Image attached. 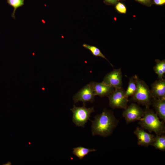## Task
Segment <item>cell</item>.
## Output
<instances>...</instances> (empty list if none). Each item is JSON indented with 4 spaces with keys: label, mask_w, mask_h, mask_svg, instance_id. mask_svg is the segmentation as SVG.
I'll use <instances>...</instances> for the list:
<instances>
[{
    "label": "cell",
    "mask_w": 165,
    "mask_h": 165,
    "mask_svg": "<svg viewBox=\"0 0 165 165\" xmlns=\"http://www.w3.org/2000/svg\"><path fill=\"white\" fill-rule=\"evenodd\" d=\"M92 122V135L106 137L112 134L119 121L112 111L104 109L101 114L95 116Z\"/></svg>",
    "instance_id": "cell-1"
},
{
    "label": "cell",
    "mask_w": 165,
    "mask_h": 165,
    "mask_svg": "<svg viewBox=\"0 0 165 165\" xmlns=\"http://www.w3.org/2000/svg\"><path fill=\"white\" fill-rule=\"evenodd\" d=\"M164 123L160 120L157 115L152 110L145 107L143 116L139 120V124L143 129L150 133L154 132L156 135H161L165 134Z\"/></svg>",
    "instance_id": "cell-2"
},
{
    "label": "cell",
    "mask_w": 165,
    "mask_h": 165,
    "mask_svg": "<svg viewBox=\"0 0 165 165\" xmlns=\"http://www.w3.org/2000/svg\"><path fill=\"white\" fill-rule=\"evenodd\" d=\"M152 98L150 89L145 81L138 77L137 89L131 97V101L145 106V107H149Z\"/></svg>",
    "instance_id": "cell-3"
},
{
    "label": "cell",
    "mask_w": 165,
    "mask_h": 165,
    "mask_svg": "<svg viewBox=\"0 0 165 165\" xmlns=\"http://www.w3.org/2000/svg\"><path fill=\"white\" fill-rule=\"evenodd\" d=\"M85 105L77 107L74 105L70 109L73 114L72 121L77 126L84 127L87 121L90 120L91 114L94 111L93 107L87 108Z\"/></svg>",
    "instance_id": "cell-4"
},
{
    "label": "cell",
    "mask_w": 165,
    "mask_h": 165,
    "mask_svg": "<svg viewBox=\"0 0 165 165\" xmlns=\"http://www.w3.org/2000/svg\"><path fill=\"white\" fill-rule=\"evenodd\" d=\"M108 97L109 105L112 108L125 109L128 106V97L122 87L115 89Z\"/></svg>",
    "instance_id": "cell-5"
},
{
    "label": "cell",
    "mask_w": 165,
    "mask_h": 165,
    "mask_svg": "<svg viewBox=\"0 0 165 165\" xmlns=\"http://www.w3.org/2000/svg\"><path fill=\"white\" fill-rule=\"evenodd\" d=\"M144 110L135 103H132L124 109L122 116L127 124L140 120L143 116Z\"/></svg>",
    "instance_id": "cell-6"
},
{
    "label": "cell",
    "mask_w": 165,
    "mask_h": 165,
    "mask_svg": "<svg viewBox=\"0 0 165 165\" xmlns=\"http://www.w3.org/2000/svg\"><path fill=\"white\" fill-rule=\"evenodd\" d=\"M95 95L90 82L86 85L76 93L73 97L75 103L82 101L85 105L87 102H93L94 101Z\"/></svg>",
    "instance_id": "cell-7"
},
{
    "label": "cell",
    "mask_w": 165,
    "mask_h": 165,
    "mask_svg": "<svg viewBox=\"0 0 165 165\" xmlns=\"http://www.w3.org/2000/svg\"><path fill=\"white\" fill-rule=\"evenodd\" d=\"M102 82L114 89L122 87V74L120 68L114 69L104 76Z\"/></svg>",
    "instance_id": "cell-8"
},
{
    "label": "cell",
    "mask_w": 165,
    "mask_h": 165,
    "mask_svg": "<svg viewBox=\"0 0 165 165\" xmlns=\"http://www.w3.org/2000/svg\"><path fill=\"white\" fill-rule=\"evenodd\" d=\"M134 132L137 138L138 145L148 147L151 145L154 141L155 136L141 128L137 127Z\"/></svg>",
    "instance_id": "cell-9"
},
{
    "label": "cell",
    "mask_w": 165,
    "mask_h": 165,
    "mask_svg": "<svg viewBox=\"0 0 165 165\" xmlns=\"http://www.w3.org/2000/svg\"><path fill=\"white\" fill-rule=\"evenodd\" d=\"M150 89L152 98H165V79H159L152 83Z\"/></svg>",
    "instance_id": "cell-10"
},
{
    "label": "cell",
    "mask_w": 165,
    "mask_h": 165,
    "mask_svg": "<svg viewBox=\"0 0 165 165\" xmlns=\"http://www.w3.org/2000/svg\"><path fill=\"white\" fill-rule=\"evenodd\" d=\"M91 85L95 96L100 97H108L114 91V88L110 86L101 82L91 81Z\"/></svg>",
    "instance_id": "cell-11"
},
{
    "label": "cell",
    "mask_w": 165,
    "mask_h": 165,
    "mask_svg": "<svg viewBox=\"0 0 165 165\" xmlns=\"http://www.w3.org/2000/svg\"><path fill=\"white\" fill-rule=\"evenodd\" d=\"M158 117L165 122V98H152L151 104Z\"/></svg>",
    "instance_id": "cell-12"
},
{
    "label": "cell",
    "mask_w": 165,
    "mask_h": 165,
    "mask_svg": "<svg viewBox=\"0 0 165 165\" xmlns=\"http://www.w3.org/2000/svg\"><path fill=\"white\" fill-rule=\"evenodd\" d=\"M138 77L137 75H135L129 79L127 88L125 91V95L128 98L129 97H132L136 90Z\"/></svg>",
    "instance_id": "cell-13"
},
{
    "label": "cell",
    "mask_w": 165,
    "mask_h": 165,
    "mask_svg": "<svg viewBox=\"0 0 165 165\" xmlns=\"http://www.w3.org/2000/svg\"><path fill=\"white\" fill-rule=\"evenodd\" d=\"M155 61L156 64L153 67L154 71L157 75L158 79L163 78L165 73V60L157 59Z\"/></svg>",
    "instance_id": "cell-14"
},
{
    "label": "cell",
    "mask_w": 165,
    "mask_h": 165,
    "mask_svg": "<svg viewBox=\"0 0 165 165\" xmlns=\"http://www.w3.org/2000/svg\"><path fill=\"white\" fill-rule=\"evenodd\" d=\"M96 150L88 148L82 146H79L73 148V154L80 159H82L85 156L91 152H94Z\"/></svg>",
    "instance_id": "cell-15"
},
{
    "label": "cell",
    "mask_w": 165,
    "mask_h": 165,
    "mask_svg": "<svg viewBox=\"0 0 165 165\" xmlns=\"http://www.w3.org/2000/svg\"><path fill=\"white\" fill-rule=\"evenodd\" d=\"M156 149L162 151L165 150V136L164 134L156 135L154 141L151 145Z\"/></svg>",
    "instance_id": "cell-16"
},
{
    "label": "cell",
    "mask_w": 165,
    "mask_h": 165,
    "mask_svg": "<svg viewBox=\"0 0 165 165\" xmlns=\"http://www.w3.org/2000/svg\"><path fill=\"white\" fill-rule=\"evenodd\" d=\"M82 46L84 48L89 50L94 56L97 57H101L106 59L109 63L110 65L112 67H113V65L110 63L98 48L95 46H91L86 44H83L82 45Z\"/></svg>",
    "instance_id": "cell-17"
},
{
    "label": "cell",
    "mask_w": 165,
    "mask_h": 165,
    "mask_svg": "<svg viewBox=\"0 0 165 165\" xmlns=\"http://www.w3.org/2000/svg\"><path fill=\"white\" fill-rule=\"evenodd\" d=\"M24 0H7L8 4L13 8L11 17L15 19V13L17 8L22 6L24 5Z\"/></svg>",
    "instance_id": "cell-18"
},
{
    "label": "cell",
    "mask_w": 165,
    "mask_h": 165,
    "mask_svg": "<svg viewBox=\"0 0 165 165\" xmlns=\"http://www.w3.org/2000/svg\"><path fill=\"white\" fill-rule=\"evenodd\" d=\"M116 9L119 13H126L127 9L124 4L120 2H119L116 6Z\"/></svg>",
    "instance_id": "cell-19"
},
{
    "label": "cell",
    "mask_w": 165,
    "mask_h": 165,
    "mask_svg": "<svg viewBox=\"0 0 165 165\" xmlns=\"http://www.w3.org/2000/svg\"><path fill=\"white\" fill-rule=\"evenodd\" d=\"M154 3L157 5H161L165 3V0H154Z\"/></svg>",
    "instance_id": "cell-20"
},
{
    "label": "cell",
    "mask_w": 165,
    "mask_h": 165,
    "mask_svg": "<svg viewBox=\"0 0 165 165\" xmlns=\"http://www.w3.org/2000/svg\"><path fill=\"white\" fill-rule=\"evenodd\" d=\"M107 2L110 3L114 4L116 3L118 0H105Z\"/></svg>",
    "instance_id": "cell-21"
},
{
    "label": "cell",
    "mask_w": 165,
    "mask_h": 165,
    "mask_svg": "<svg viewBox=\"0 0 165 165\" xmlns=\"http://www.w3.org/2000/svg\"><path fill=\"white\" fill-rule=\"evenodd\" d=\"M140 2L144 3H146L149 1L150 0H137Z\"/></svg>",
    "instance_id": "cell-22"
}]
</instances>
